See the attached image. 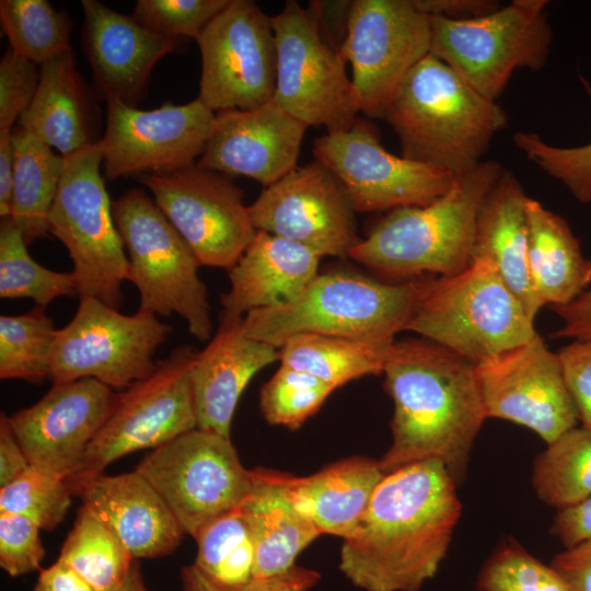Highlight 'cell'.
Listing matches in <instances>:
<instances>
[{
    "label": "cell",
    "instance_id": "6da1fadb",
    "mask_svg": "<svg viewBox=\"0 0 591 591\" xmlns=\"http://www.w3.org/2000/svg\"><path fill=\"white\" fill-rule=\"evenodd\" d=\"M456 485L436 460L385 473L344 538V576L364 591H419L437 573L461 517Z\"/></svg>",
    "mask_w": 591,
    "mask_h": 591
},
{
    "label": "cell",
    "instance_id": "7a4b0ae2",
    "mask_svg": "<svg viewBox=\"0 0 591 591\" xmlns=\"http://www.w3.org/2000/svg\"><path fill=\"white\" fill-rule=\"evenodd\" d=\"M382 373L394 403L382 471L436 460L461 484L487 419L475 364L433 341L413 339L393 344Z\"/></svg>",
    "mask_w": 591,
    "mask_h": 591
},
{
    "label": "cell",
    "instance_id": "3957f363",
    "mask_svg": "<svg viewBox=\"0 0 591 591\" xmlns=\"http://www.w3.org/2000/svg\"><path fill=\"white\" fill-rule=\"evenodd\" d=\"M384 119L406 159L459 176L477 166L507 125L505 111L429 54L406 76Z\"/></svg>",
    "mask_w": 591,
    "mask_h": 591
},
{
    "label": "cell",
    "instance_id": "277c9868",
    "mask_svg": "<svg viewBox=\"0 0 591 591\" xmlns=\"http://www.w3.org/2000/svg\"><path fill=\"white\" fill-rule=\"evenodd\" d=\"M502 170L498 161H482L455 176L431 204L393 209L348 257L380 275L407 280L464 270L472 263L478 212Z\"/></svg>",
    "mask_w": 591,
    "mask_h": 591
},
{
    "label": "cell",
    "instance_id": "5b68a950",
    "mask_svg": "<svg viewBox=\"0 0 591 591\" xmlns=\"http://www.w3.org/2000/svg\"><path fill=\"white\" fill-rule=\"evenodd\" d=\"M421 279L386 283L361 275H317L294 300L243 316L245 334L280 348L289 338L327 335L395 341L414 313Z\"/></svg>",
    "mask_w": 591,
    "mask_h": 591
},
{
    "label": "cell",
    "instance_id": "8992f818",
    "mask_svg": "<svg viewBox=\"0 0 591 591\" xmlns=\"http://www.w3.org/2000/svg\"><path fill=\"white\" fill-rule=\"evenodd\" d=\"M533 323L493 263L477 258L457 274L421 279L406 331L477 364L529 341Z\"/></svg>",
    "mask_w": 591,
    "mask_h": 591
},
{
    "label": "cell",
    "instance_id": "52a82bcc",
    "mask_svg": "<svg viewBox=\"0 0 591 591\" xmlns=\"http://www.w3.org/2000/svg\"><path fill=\"white\" fill-rule=\"evenodd\" d=\"M113 216L128 252L129 281L138 289L141 310L176 313L200 341L212 333L206 285L194 252L165 215L141 189L113 201Z\"/></svg>",
    "mask_w": 591,
    "mask_h": 591
},
{
    "label": "cell",
    "instance_id": "ba28073f",
    "mask_svg": "<svg viewBox=\"0 0 591 591\" xmlns=\"http://www.w3.org/2000/svg\"><path fill=\"white\" fill-rule=\"evenodd\" d=\"M65 165L48 217L49 233L68 250L80 298L119 309L129 260L117 230L113 202L101 174L100 141L63 157Z\"/></svg>",
    "mask_w": 591,
    "mask_h": 591
},
{
    "label": "cell",
    "instance_id": "9c48e42d",
    "mask_svg": "<svg viewBox=\"0 0 591 591\" xmlns=\"http://www.w3.org/2000/svg\"><path fill=\"white\" fill-rule=\"evenodd\" d=\"M546 0H513L470 20L429 16L430 54L485 97L496 101L517 69L540 70L553 32Z\"/></svg>",
    "mask_w": 591,
    "mask_h": 591
},
{
    "label": "cell",
    "instance_id": "30bf717a",
    "mask_svg": "<svg viewBox=\"0 0 591 591\" xmlns=\"http://www.w3.org/2000/svg\"><path fill=\"white\" fill-rule=\"evenodd\" d=\"M171 332L151 312L125 315L96 298H80L73 318L57 331L49 379L61 384L93 378L127 389L154 371V354Z\"/></svg>",
    "mask_w": 591,
    "mask_h": 591
},
{
    "label": "cell",
    "instance_id": "8fae6325",
    "mask_svg": "<svg viewBox=\"0 0 591 591\" xmlns=\"http://www.w3.org/2000/svg\"><path fill=\"white\" fill-rule=\"evenodd\" d=\"M185 534L242 506L252 487L231 439L195 428L154 449L136 467Z\"/></svg>",
    "mask_w": 591,
    "mask_h": 591
},
{
    "label": "cell",
    "instance_id": "7c38bea8",
    "mask_svg": "<svg viewBox=\"0 0 591 591\" xmlns=\"http://www.w3.org/2000/svg\"><path fill=\"white\" fill-rule=\"evenodd\" d=\"M277 72L274 100L309 127L347 130L360 112L346 60L322 36L310 7L287 1L271 16Z\"/></svg>",
    "mask_w": 591,
    "mask_h": 591
},
{
    "label": "cell",
    "instance_id": "4fadbf2b",
    "mask_svg": "<svg viewBox=\"0 0 591 591\" xmlns=\"http://www.w3.org/2000/svg\"><path fill=\"white\" fill-rule=\"evenodd\" d=\"M198 350L175 348L146 379L118 393L106 422L68 482L102 474L117 459L157 449L197 428L189 373Z\"/></svg>",
    "mask_w": 591,
    "mask_h": 591
},
{
    "label": "cell",
    "instance_id": "5bb4252c",
    "mask_svg": "<svg viewBox=\"0 0 591 591\" xmlns=\"http://www.w3.org/2000/svg\"><path fill=\"white\" fill-rule=\"evenodd\" d=\"M431 48L430 18L412 0H354L340 54L360 112L383 118L399 85Z\"/></svg>",
    "mask_w": 591,
    "mask_h": 591
},
{
    "label": "cell",
    "instance_id": "9a60e30c",
    "mask_svg": "<svg viewBox=\"0 0 591 591\" xmlns=\"http://www.w3.org/2000/svg\"><path fill=\"white\" fill-rule=\"evenodd\" d=\"M139 181L189 245L199 264L231 269L254 239L243 190L225 174L197 163Z\"/></svg>",
    "mask_w": 591,
    "mask_h": 591
},
{
    "label": "cell",
    "instance_id": "2e32d148",
    "mask_svg": "<svg viewBox=\"0 0 591 591\" xmlns=\"http://www.w3.org/2000/svg\"><path fill=\"white\" fill-rule=\"evenodd\" d=\"M196 42L201 55L198 99L212 112L250 109L274 99L271 16L254 1L230 0Z\"/></svg>",
    "mask_w": 591,
    "mask_h": 591
},
{
    "label": "cell",
    "instance_id": "e0dca14e",
    "mask_svg": "<svg viewBox=\"0 0 591 591\" xmlns=\"http://www.w3.org/2000/svg\"><path fill=\"white\" fill-rule=\"evenodd\" d=\"M316 161L340 181L356 211L422 207L442 196L454 176L389 152L367 123L314 141Z\"/></svg>",
    "mask_w": 591,
    "mask_h": 591
},
{
    "label": "cell",
    "instance_id": "ac0fdd59",
    "mask_svg": "<svg viewBox=\"0 0 591 591\" xmlns=\"http://www.w3.org/2000/svg\"><path fill=\"white\" fill-rule=\"evenodd\" d=\"M106 105L100 146L105 177L111 181L195 164L205 151L216 118V113L198 97L184 105L166 102L150 111L118 99H108Z\"/></svg>",
    "mask_w": 591,
    "mask_h": 591
},
{
    "label": "cell",
    "instance_id": "d6986e66",
    "mask_svg": "<svg viewBox=\"0 0 591 591\" xmlns=\"http://www.w3.org/2000/svg\"><path fill=\"white\" fill-rule=\"evenodd\" d=\"M487 418L534 431L547 444L577 427L578 410L558 355L536 333L529 341L475 364Z\"/></svg>",
    "mask_w": 591,
    "mask_h": 591
},
{
    "label": "cell",
    "instance_id": "ffe728a7",
    "mask_svg": "<svg viewBox=\"0 0 591 591\" xmlns=\"http://www.w3.org/2000/svg\"><path fill=\"white\" fill-rule=\"evenodd\" d=\"M248 210L257 231L299 243L321 257L348 256L361 240L347 192L316 160L264 187Z\"/></svg>",
    "mask_w": 591,
    "mask_h": 591
},
{
    "label": "cell",
    "instance_id": "44dd1931",
    "mask_svg": "<svg viewBox=\"0 0 591 591\" xmlns=\"http://www.w3.org/2000/svg\"><path fill=\"white\" fill-rule=\"evenodd\" d=\"M117 395L93 378L53 384L37 403L16 412L9 421L30 464L68 480L79 472Z\"/></svg>",
    "mask_w": 591,
    "mask_h": 591
},
{
    "label": "cell",
    "instance_id": "7402d4cb",
    "mask_svg": "<svg viewBox=\"0 0 591 591\" xmlns=\"http://www.w3.org/2000/svg\"><path fill=\"white\" fill-rule=\"evenodd\" d=\"M308 128L274 99L250 109L218 112L197 165L225 175H244L267 187L298 166Z\"/></svg>",
    "mask_w": 591,
    "mask_h": 591
},
{
    "label": "cell",
    "instance_id": "603a6c76",
    "mask_svg": "<svg viewBox=\"0 0 591 591\" xmlns=\"http://www.w3.org/2000/svg\"><path fill=\"white\" fill-rule=\"evenodd\" d=\"M82 48L99 96L135 106L154 66L178 47L176 37L155 33L132 15L96 0H83Z\"/></svg>",
    "mask_w": 591,
    "mask_h": 591
},
{
    "label": "cell",
    "instance_id": "cb8c5ba5",
    "mask_svg": "<svg viewBox=\"0 0 591 591\" xmlns=\"http://www.w3.org/2000/svg\"><path fill=\"white\" fill-rule=\"evenodd\" d=\"M68 484L82 507L101 520L135 559L170 555L185 535L165 501L136 470Z\"/></svg>",
    "mask_w": 591,
    "mask_h": 591
},
{
    "label": "cell",
    "instance_id": "d4e9b609",
    "mask_svg": "<svg viewBox=\"0 0 591 591\" xmlns=\"http://www.w3.org/2000/svg\"><path fill=\"white\" fill-rule=\"evenodd\" d=\"M242 320L221 314L189 373L197 428L228 438L244 389L259 370L279 360V349L247 336Z\"/></svg>",
    "mask_w": 591,
    "mask_h": 591
},
{
    "label": "cell",
    "instance_id": "484cf974",
    "mask_svg": "<svg viewBox=\"0 0 591 591\" xmlns=\"http://www.w3.org/2000/svg\"><path fill=\"white\" fill-rule=\"evenodd\" d=\"M321 258L299 243L257 231L229 270L230 289L221 296V314L243 317L297 299L318 275Z\"/></svg>",
    "mask_w": 591,
    "mask_h": 591
},
{
    "label": "cell",
    "instance_id": "4316f807",
    "mask_svg": "<svg viewBox=\"0 0 591 591\" xmlns=\"http://www.w3.org/2000/svg\"><path fill=\"white\" fill-rule=\"evenodd\" d=\"M19 126L63 157L101 140L94 93L78 71L72 50L39 66L36 93Z\"/></svg>",
    "mask_w": 591,
    "mask_h": 591
},
{
    "label": "cell",
    "instance_id": "83f0119b",
    "mask_svg": "<svg viewBox=\"0 0 591 591\" xmlns=\"http://www.w3.org/2000/svg\"><path fill=\"white\" fill-rule=\"evenodd\" d=\"M526 197L515 175L503 169L478 212L472 260L485 258L491 262L534 322L543 305L535 294L529 270Z\"/></svg>",
    "mask_w": 591,
    "mask_h": 591
},
{
    "label": "cell",
    "instance_id": "f1b7e54d",
    "mask_svg": "<svg viewBox=\"0 0 591 591\" xmlns=\"http://www.w3.org/2000/svg\"><path fill=\"white\" fill-rule=\"evenodd\" d=\"M288 474L252 470V487L241 506L255 545L254 578L291 569L298 555L322 533L294 506Z\"/></svg>",
    "mask_w": 591,
    "mask_h": 591
},
{
    "label": "cell",
    "instance_id": "f546056e",
    "mask_svg": "<svg viewBox=\"0 0 591 591\" xmlns=\"http://www.w3.org/2000/svg\"><path fill=\"white\" fill-rule=\"evenodd\" d=\"M379 461L351 456L327 465L315 474H288L291 499L322 534L349 537L363 518L384 476Z\"/></svg>",
    "mask_w": 591,
    "mask_h": 591
},
{
    "label": "cell",
    "instance_id": "4dcf8cb0",
    "mask_svg": "<svg viewBox=\"0 0 591 591\" xmlns=\"http://www.w3.org/2000/svg\"><path fill=\"white\" fill-rule=\"evenodd\" d=\"M529 270L542 305H565L589 289L591 258L583 255L568 222L526 197Z\"/></svg>",
    "mask_w": 591,
    "mask_h": 591
},
{
    "label": "cell",
    "instance_id": "1f68e13d",
    "mask_svg": "<svg viewBox=\"0 0 591 591\" xmlns=\"http://www.w3.org/2000/svg\"><path fill=\"white\" fill-rule=\"evenodd\" d=\"M12 139L14 183L10 218L30 245L49 234L48 217L65 160L20 126L13 128Z\"/></svg>",
    "mask_w": 591,
    "mask_h": 591
},
{
    "label": "cell",
    "instance_id": "d6a6232c",
    "mask_svg": "<svg viewBox=\"0 0 591 591\" xmlns=\"http://www.w3.org/2000/svg\"><path fill=\"white\" fill-rule=\"evenodd\" d=\"M394 343L303 334L285 341L279 360L337 389L355 379L382 373Z\"/></svg>",
    "mask_w": 591,
    "mask_h": 591
},
{
    "label": "cell",
    "instance_id": "836d02e7",
    "mask_svg": "<svg viewBox=\"0 0 591 591\" xmlns=\"http://www.w3.org/2000/svg\"><path fill=\"white\" fill-rule=\"evenodd\" d=\"M95 591H117L135 558L120 540L81 506L58 559Z\"/></svg>",
    "mask_w": 591,
    "mask_h": 591
},
{
    "label": "cell",
    "instance_id": "e575fe53",
    "mask_svg": "<svg viewBox=\"0 0 591 591\" xmlns=\"http://www.w3.org/2000/svg\"><path fill=\"white\" fill-rule=\"evenodd\" d=\"M532 485L558 510L591 496V428L575 427L548 443L534 460Z\"/></svg>",
    "mask_w": 591,
    "mask_h": 591
},
{
    "label": "cell",
    "instance_id": "d590c367",
    "mask_svg": "<svg viewBox=\"0 0 591 591\" xmlns=\"http://www.w3.org/2000/svg\"><path fill=\"white\" fill-rule=\"evenodd\" d=\"M194 565L212 583L239 588L254 579L255 545L241 507L202 526Z\"/></svg>",
    "mask_w": 591,
    "mask_h": 591
},
{
    "label": "cell",
    "instance_id": "8d00e7d4",
    "mask_svg": "<svg viewBox=\"0 0 591 591\" xmlns=\"http://www.w3.org/2000/svg\"><path fill=\"white\" fill-rule=\"evenodd\" d=\"M0 22L9 47L36 65L72 50V20L46 0H1Z\"/></svg>",
    "mask_w": 591,
    "mask_h": 591
},
{
    "label": "cell",
    "instance_id": "74e56055",
    "mask_svg": "<svg viewBox=\"0 0 591 591\" xmlns=\"http://www.w3.org/2000/svg\"><path fill=\"white\" fill-rule=\"evenodd\" d=\"M78 296L72 273H59L38 264L16 224L8 217L0 223V297L32 299L45 308L60 297Z\"/></svg>",
    "mask_w": 591,
    "mask_h": 591
},
{
    "label": "cell",
    "instance_id": "f35d334b",
    "mask_svg": "<svg viewBox=\"0 0 591 591\" xmlns=\"http://www.w3.org/2000/svg\"><path fill=\"white\" fill-rule=\"evenodd\" d=\"M57 331L45 308L0 316V379L40 383L49 378Z\"/></svg>",
    "mask_w": 591,
    "mask_h": 591
},
{
    "label": "cell",
    "instance_id": "ab89813d",
    "mask_svg": "<svg viewBox=\"0 0 591 591\" xmlns=\"http://www.w3.org/2000/svg\"><path fill=\"white\" fill-rule=\"evenodd\" d=\"M336 390L323 380L280 364L260 391L259 405L271 425L299 428Z\"/></svg>",
    "mask_w": 591,
    "mask_h": 591
},
{
    "label": "cell",
    "instance_id": "60d3db41",
    "mask_svg": "<svg viewBox=\"0 0 591 591\" xmlns=\"http://www.w3.org/2000/svg\"><path fill=\"white\" fill-rule=\"evenodd\" d=\"M72 495L66 479L30 465L15 479L0 487V512L26 517L40 530L50 531L63 520Z\"/></svg>",
    "mask_w": 591,
    "mask_h": 591
},
{
    "label": "cell",
    "instance_id": "b9f144b4",
    "mask_svg": "<svg viewBox=\"0 0 591 591\" xmlns=\"http://www.w3.org/2000/svg\"><path fill=\"white\" fill-rule=\"evenodd\" d=\"M478 591H569L558 572L517 541L502 543L482 567Z\"/></svg>",
    "mask_w": 591,
    "mask_h": 591
},
{
    "label": "cell",
    "instance_id": "7bdbcfd3",
    "mask_svg": "<svg viewBox=\"0 0 591 591\" xmlns=\"http://www.w3.org/2000/svg\"><path fill=\"white\" fill-rule=\"evenodd\" d=\"M583 84L591 95V88ZM514 146L526 159L559 182L572 197L591 204V142L577 147H558L542 139L536 132L518 131Z\"/></svg>",
    "mask_w": 591,
    "mask_h": 591
},
{
    "label": "cell",
    "instance_id": "ee69618b",
    "mask_svg": "<svg viewBox=\"0 0 591 591\" xmlns=\"http://www.w3.org/2000/svg\"><path fill=\"white\" fill-rule=\"evenodd\" d=\"M229 3L230 0H137L132 16L155 33L196 40Z\"/></svg>",
    "mask_w": 591,
    "mask_h": 591
},
{
    "label": "cell",
    "instance_id": "f6af8a7d",
    "mask_svg": "<svg viewBox=\"0 0 591 591\" xmlns=\"http://www.w3.org/2000/svg\"><path fill=\"white\" fill-rule=\"evenodd\" d=\"M40 528L26 517L0 512V566L11 577L38 570L45 556Z\"/></svg>",
    "mask_w": 591,
    "mask_h": 591
},
{
    "label": "cell",
    "instance_id": "bcb514c9",
    "mask_svg": "<svg viewBox=\"0 0 591 591\" xmlns=\"http://www.w3.org/2000/svg\"><path fill=\"white\" fill-rule=\"evenodd\" d=\"M38 82L37 65L9 47L0 60V134L12 132L15 120L31 104Z\"/></svg>",
    "mask_w": 591,
    "mask_h": 591
},
{
    "label": "cell",
    "instance_id": "7dc6e473",
    "mask_svg": "<svg viewBox=\"0 0 591 591\" xmlns=\"http://www.w3.org/2000/svg\"><path fill=\"white\" fill-rule=\"evenodd\" d=\"M321 579V575L309 568L293 566L288 571L256 579L239 588H221L208 580L193 564L181 571L183 591H309Z\"/></svg>",
    "mask_w": 591,
    "mask_h": 591
},
{
    "label": "cell",
    "instance_id": "c3c4849f",
    "mask_svg": "<svg viewBox=\"0 0 591 591\" xmlns=\"http://www.w3.org/2000/svg\"><path fill=\"white\" fill-rule=\"evenodd\" d=\"M557 355L579 421L591 428V339L572 340Z\"/></svg>",
    "mask_w": 591,
    "mask_h": 591
},
{
    "label": "cell",
    "instance_id": "681fc988",
    "mask_svg": "<svg viewBox=\"0 0 591 591\" xmlns=\"http://www.w3.org/2000/svg\"><path fill=\"white\" fill-rule=\"evenodd\" d=\"M551 531L566 548L591 541V496L558 510Z\"/></svg>",
    "mask_w": 591,
    "mask_h": 591
},
{
    "label": "cell",
    "instance_id": "f907efd6",
    "mask_svg": "<svg viewBox=\"0 0 591 591\" xmlns=\"http://www.w3.org/2000/svg\"><path fill=\"white\" fill-rule=\"evenodd\" d=\"M569 591H591V541L566 548L551 565Z\"/></svg>",
    "mask_w": 591,
    "mask_h": 591
},
{
    "label": "cell",
    "instance_id": "816d5d0a",
    "mask_svg": "<svg viewBox=\"0 0 591 591\" xmlns=\"http://www.w3.org/2000/svg\"><path fill=\"white\" fill-rule=\"evenodd\" d=\"M412 2L427 16L453 21L479 18L501 7L496 0H412Z\"/></svg>",
    "mask_w": 591,
    "mask_h": 591
},
{
    "label": "cell",
    "instance_id": "f5cc1de1",
    "mask_svg": "<svg viewBox=\"0 0 591 591\" xmlns=\"http://www.w3.org/2000/svg\"><path fill=\"white\" fill-rule=\"evenodd\" d=\"M351 4L352 1H312L309 4L322 36L338 51L347 35Z\"/></svg>",
    "mask_w": 591,
    "mask_h": 591
},
{
    "label": "cell",
    "instance_id": "db71d44e",
    "mask_svg": "<svg viewBox=\"0 0 591 591\" xmlns=\"http://www.w3.org/2000/svg\"><path fill=\"white\" fill-rule=\"evenodd\" d=\"M552 309L563 320L561 326L553 335L555 338L591 339V288L573 301Z\"/></svg>",
    "mask_w": 591,
    "mask_h": 591
},
{
    "label": "cell",
    "instance_id": "11a10c76",
    "mask_svg": "<svg viewBox=\"0 0 591 591\" xmlns=\"http://www.w3.org/2000/svg\"><path fill=\"white\" fill-rule=\"evenodd\" d=\"M30 462L18 442L9 417L1 413L0 416V487L9 484L20 476L28 466Z\"/></svg>",
    "mask_w": 591,
    "mask_h": 591
},
{
    "label": "cell",
    "instance_id": "9f6ffc18",
    "mask_svg": "<svg viewBox=\"0 0 591 591\" xmlns=\"http://www.w3.org/2000/svg\"><path fill=\"white\" fill-rule=\"evenodd\" d=\"M33 591H95L70 567L56 560L51 566L40 569Z\"/></svg>",
    "mask_w": 591,
    "mask_h": 591
},
{
    "label": "cell",
    "instance_id": "6f0895ef",
    "mask_svg": "<svg viewBox=\"0 0 591 591\" xmlns=\"http://www.w3.org/2000/svg\"><path fill=\"white\" fill-rule=\"evenodd\" d=\"M14 183V147L12 132L0 134V216L11 215Z\"/></svg>",
    "mask_w": 591,
    "mask_h": 591
},
{
    "label": "cell",
    "instance_id": "680465c9",
    "mask_svg": "<svg viewBox=\"0 0 591 591\" xmlns=\"http://www.w3.org/2000/svg\"><path fill=\"white\" fill-rule=\"evenodd\" d=\"M117 591H152L143 580L137 559H135L127 579Z\"/></svg>",
    "mask_w": 591,
    "mask_h": 591
}]
</instances>
